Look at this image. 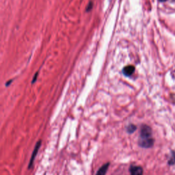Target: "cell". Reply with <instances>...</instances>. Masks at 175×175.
Here are the masks:
<instances>
[{
  "label": "cell",
  "mask_w": 175,
  "mask_h": 175,
  "mask_svg": "<svg viewBox=\"0 0 175 175\" xmlns=\"http://www.w3.org/2000/svg\"><path fill=\"white\" fill-rule=\"evenodd\" d=\"M155 139L153 137L152 129L146 125H143L141 127L138 144L142 148L149 149L153 146Z\"/></svg>",
  "instance_id": "1"
},
{
  "label": "cell",
  "mask_w": 175,
  "mask_h": 175,
  "mask_svg": "<svg viewBox=\"0 0 175 175\" xmlns=\"http://www.w3.org/2000/svg\"><path fill=\"white\" fill-rule=\"evenodd\" d=\"M40 145H41V141L40 140V141L37 142V143H36V146H35V148L34 149V151H33L32 155H31V156L30 161H29V166H28L29 169H30L31 167L33 166V164H34L35 157H36V156L37 155V153H38V150H39V149H40Z\"/></svg>",
  "instance_id": "2"
},
{
  "label": "cell",
  "mask_w": 175,
  "mask_h": 175,
  "mask_svg": "<svg viewBox=\"0 0 175 175\" xmlns=\"http://www.w3.org/2000/svg\"><path fill=\"white\" fill-rule=\"evenodd\" d=\"M131 175H143V169L141 166H132L130 168Z\"/></svg>",
  "instance_id": "3"
},
{
  "label": "cell",
  "mask_w": 175,
  "mask_h": 175,
  "mask_svg": "<svg viewBox=\"0 0 175 175\" xmlns=\"http://www.w3.org/2000/svg\"><path fill=\"white\" fill-rule=\"evenodd\" d=\"M135 71V67L133 65H128L124 67L123 70V74L125 76H131Z\"/></svg>",
  "instance_id": "4"
},
{
  "label": "cell",
  "mask_w": 175,
  "mask_h": 175,
  "mask_svg": "<svg viewBox=\"0 0 175 175\" xmlns=\"http://www.w3.org/2000/svg\"><path fill=\"white\" fill-rule=\"evenodd\" d=\"M109 166V163L105 164L103 166H102L101 168L99 169V170L97 171L96 175H105Z\"/></svg>",
  "instance_id": "5"
},
{
  "label": "cell",
  "mask_w": 175,
  "mask_h": 175,
  "mask_svg": "<svg viewBox=\"0 0 175 175\" xmlns=\"http://www.w3.org/2000/svg\"><path fill=\"white\" fill-rule=\"evenodd\" d=\"M136 129H137V127L135 125H133V124H130V125H129L127 127V128H126L127 132L129 133V134H131V133L135 132Z\"/></svg>",
  "instance_id": "6"
},
{
  "label": "cell",
  "mask_w": 175,
  "mask_h": 175,
  "mask_svg": "<svg viewBox=\"0 0 175 175\" xmlns=\"http://www.w3.org/2000/svg\"><path fill=\"white\" fill-rule=\"evenodd\" d=\"M168 165L169 166H172L175 164V151H171V157L168 161Z\"/></svg>",
  "instance_id": "7"
},
{
  "label": "cell",
  "mask_w": 175,
  "mask_h": 175,
  "mask_svg": "<svg viewBox=\"0 0 175 175\" xmlns=\"http://www.w3.org/2000/svg\"><path fill=\"white\" fill-rule=\"evenodd\" d=\"M160 1H162V2H164V1H166V0H160Z\"/></svg>",
  "instance_id": "8"
}]
</instances>
